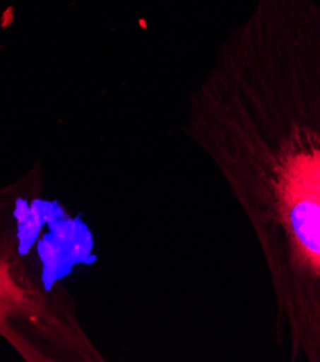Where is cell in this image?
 Returning <instances> with one entry per match:
<instances>
[{"mask_svg":"<svg viewBox=\"0 0 320 362\" xmlns=\"http://www.w3.org/2000/svg\"><path fill=\"white\" fill-rule=\"evenodd\" d=\"M267 270L280 349L320 362V2L256 0L189 98Z\"/></svg>","mask_w":320,"mask_h":362,"instance_id":"6da1fadb","label":"cell"},{"mask_svg":"<svg viewBox=\"0 0 320 362\" xmlns=\"http://www.w3.org/2000/svg\"><path fill=\"white\" fill-rule=\"evenodd\" d=\"M0 211V337L25 361L66 352L81 328L28 264L15 227Z\"/></svg>","mask_w":320,"mask_h":362,"instance_id":"7a4b0ae2","label":"cell"}]
</instances>
